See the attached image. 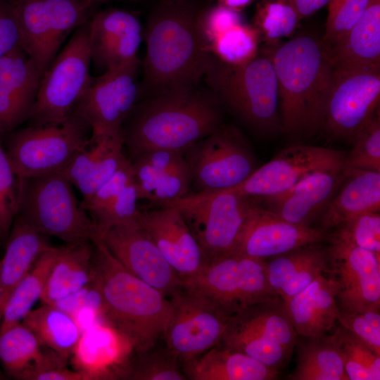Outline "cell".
Returning <instances> with one entry per match:
<instances>
[{
  "instance_id": "6da1fadb",
  "label": "cell",
  "mask_w": 380,
  "mask_h": 380,
  "mask_svg": "<svg viewBox=\"0 0 380 380\" xmlns=\"http://www.w3.org/2000/svg\"><path fill=\"white\" fill-rule=\"evenodd\" d=\"M198 8L194 0H159L149 12L141 96L182 94L198 87L208 61L197 32Z\"/></svg>"
},
{
  "instance_id": "7a4b0ae2",
  "label": "cell",
  "mask_w": 380,
  "mask_h": 380,
  "mask_svg": "<svg viewBox=\"0 0 380 380\" xmlns=\"http://www.w3.org/2000/svg\"><path fill=\"white\" fill-rule=\"evenodd\" d=\"M280 129L310 136L323 128L334 67L322 38L300 34L272 49Z\"/></svg>"
},
{
  "instance_id": "3957f363",
  "label": "cell",
  "mask_w": 380,
  "mask_h": 380,
  "mask_svg": "<svg viewBox=\"0 0 380 380\" xmlns=\"http://www.w3.org/2000/svg\"><path fill=\"white\" fill-rule=\"evenodd\" d=\"M220 102L209 89L146 98L122 125L130 160L156 149L184 152L222 125Z\"/></svg>"
},
{
  "instance_id": "277c9868",
  "label": "cell",
  "mask_w": 380,
  "mask_h": 380,
  "mask_svg": "<svg viewBox=\"0 0 380 380\" xmlns=\"http://www.w3.org/2000/svg\"><path fill=\"white\" fill-rule=\"evenodd\" d=\"M92 244L103 319L137 353L155 346L171 319L170 300L125 269L98 238Z\"/></svg>"
},
{
  "instance_id": "5b68a950",
  "label": "cell",
  "mask_w": 380,
  "mask_h": 380,
  "mask_svg": "<svg viewBox=\"0 0 380 380\" xmlns=\"http://www.w3.org/2000/svg\"><path fill=\"white\" fill-rule=\"evenodd\" d=\"M208 89L246 124L263 134L280 129L278 87L272 49L259 51L238 65L208 56L203 76Z\"/></svg>"
},
{
  "instance_id": "8992f818",
  "label": "cell",
  "mask_w": 380,
  "mask_h": 380,
  "mask_svg": "<svg viewBox=\"0 0 380 380\" xmlns=\"http://www.w3.org/2000/svg\"><path fill=\"white\" fill-rule=\"evenodd\" d=\"M60 172L20 178L21 215L40 232L65 243L91 241L96 227Z\"/></svg>"
},
{
  "instance_id": "52a82bcc",
  "label": "cell",
  "mask_w": 380,
  "mask_h": 380,
  "mask_svg": "<svg viewBox=\"0 0 380 380\" xmlns=\"http://www.w3.org/2000/svg\"><path fill=\"white\" fill-rule=\"evenodd\" d=\"M255 201L232 189H224L189 193L164 205L175 206L181 212L207 265L236 251Z\"/></svg>"
},
{
  "instance_id": "ba28073f",
  "label": "cell",
  "mask_w": 380,
  "mask_h": 380,
  "mask_svg": "<svg viewBox=\"0 0 380 380\" xmlns=\"http://www.w3.org/2000/svg\"><path fill=\"white\" fill-rule=\"evenodd\" d=\"M298 337L285 302L275 296L230 317L221 343L279 372Z\"/></svg>"
},
{
  "instance_id": "9c48e42d",
  "label": "cell",
  "mask_w": 380,
  "mask_h": 380,
  "mask_svg": "<svg viewBox=\"0 0 380 380\" xmlns=\"http://www.w3.org/2000/svg\"><path fill=\"white\" fill-rule=\"evenodd\" d=\"M91 65L86 22L74 31L44 72L30 125L56 124L72 115L93 77Z\"/></svg>"
},
{
  "instance_id": "30bf717a",
  "label": "cell",
  "mask_w": 380,
  "mask_h": 380,
  "mask_svg": "<svg viewBox=\"0 0 380 380\" xmlns=\"http://www.w3.org/2000/svg\"><path fill=\"white\" fill-rule=\"evenodd\" d=\"M5 150L19 178L63 170L89 141L91 128L81 117L46 125H30L11 132Z\"/></svg>"
},
{
  "instance_id": "8fae6325",
  "label": "cell",
  "mask_w": 380,
  "mask_h": 380,
  "mask_svg": "<svg viewBox=\"0 0 380 380\" xmlns=\"http://www.w3.org/2000/svg\"><path fill=\"white\" fill-rule=\"evenodd\" d=\"M17 17L23 49L41 73L66 39L94 13L90 0H10Z\"/></svg>"
},
{
  "instance_id": "7c38bea8",
  "label": "cell",
  "mask_w": 380,
  "mask_h": 380,
  "mask_svg": "<svg viewBox=\"0 0 380 380\" xmlns=\"http://www.w3.org/2000/svg\"><path fill=\"white\" fill-rule=\"evenodd\" d=\"M183 281L228 317L277 296L268 285L265 260L238 252L207 264L197 274Z\"/></svg>"
},
{
  "instance_id": "4fadbf2b",
  "label": "cell",
  "mask_w": 380,
  "mask_h": 380,
  "mask_svg": "<svg viewBox=\"0 0 380 380\" xmlns=\"http://www.w3.org/2000/svg\"><path fill=\"white\" fill-rule=\"evenodd\" d=\"M194 193L235 187L257 168L246 139L235 127L221 125L184 151Z\"/></svg>"
},
{
  "instance_id": "5bb4252c",
  "label": "cell",
  "mask_w": 380,
  "mask_h": 380,
  "mask_svg": "<svg viewBox=\"0 0 380 380\" xmlns=\"http://www.w3.org/2000/svg\"><path fill=\"white\" fill-rule=\"evenodd\" d=\"M140 65L137 58L92 77L73 112L89 124L91 138L122 134L124 122L141 98Z\"/></svg>"
},
{
  "instance_id": "9a60e30c",
  "label": "cell",
  "mask_w": 380,
  "mask_h": 380,
  "mask_svg": "<svg viewBox=\"0 0 380 380\" xmlns=\"http://www.w3.org/2000/svg\"><path fill=\"white\" fill-rule=\"evenodd\" d=\"M168 298L172 311L163 339L179 361L221 342L229 317L209 300L184 281Z\"/></svg>"
},
{
  "instance_id": "2e32d148",
  "label": "cell",
  "mask_w": 380,
  "mask_h": 380,
  "mask_svg": "<svg viewBox=\"0 0 380 380\" xmlns=\"http://www.w3.org/2000/svg\"><path fill=\"white\" fill-rule=\"evenodd\" d=\"M328 268L334 281L339 309L380 310V255L329 234Z\"/></svg>"
},
{
  "instance_id": "e0dca14e",
  "label": "cell",
  "mask_w": 380,
  "mask_h": 380,
  "mask_svg": "<svg viewBox=\"0 0 380 380\" xmlns=\"http://www.w3.org/2000/svg\"><path fill=\"white\" fill-rule=\"evenodd\" d=\"M380 99V69L334 68L323 128L351 141L375 115Z\"/></svg>"
},
{
  "instance_id": "ac0fdd59",
  "label": "cell",
  "mask_w": 380,
  "mask_h": 380,
  "mask_svg": "<svg viewBox=\"0 0 380 380\" xmlns=\"http://www.w3.org/2000/svg\"><path fill=\"white\" fill-rule=\"evenodd\" d=\"M344 156L328 147L298 144L282 149L239 185L228 189L255 201L279 196L309 175L342 170Z\"/></svg>"
},
{
  "instance_id": "d6986e66",
  "label": "cell",
  "mask_w": 380,
  "mask_h": 380,
  "mask_svg": "<svg viewBox=\"0 0 380 380\" xmlns=\"http://www.w3.org/2000/svg\"><path fill=\"white\" fill-rule=\"evenodd\" d=\"M96 237L130 273L167 298L183 284L138 219Z\"/></svg>"
},
{
  "instance_id": "ffe728a7",
  "label": "cell",
  "mask_w": 380,
  "mask_h": 380,
  "mask_svg": "<svg viewBox=\"0 0 380 380\" xmlns=\"http://www.w3.org/2000/svg\"><path fill=\"white\" fill-rule=\"evenodd\" d=\"M196 27L203 51L221 63L241 65L260 51V34L240 11L218 4L199 8Z\"/></svg>"
},
{
  "instance_id": "44dd1931",
  "label": "cell",
  "mask_w": 380,
  "mask_h": 380,
  "mask_svg": "<svg viewBox=\"0 0 380 380\" xmlns=\"http://www.w3.org/2000/svg\"><path fill=\"white\" fill-rule=\"evenodd\" d=\"M328 230L321 227L287 222L255 201L236 252L266 260L301 246L328 240Z\"/></svg>"
},
{
  "instance_id": "7402d4cb",
  "label": "cell",
  "mask_w": 380,
  "mask_h": 380,
  "mask_svg": "<svg viewBox=\"0 0 380 380\" xmlns=\"http://www.w3.org/2000/svg\"><path fill=\"white\" fill-rule=\"evenodd\" d=\"M87 23L91 64L100 75L138 58L144 31L137 15L108 8L94 13Z\"/></svg>"
},
{
  "instance_id": "603a6c76",
  "label": "cell",
  "mask_w": 380,
  "mask_h": 380,
  "mask_svg": "<svg viewBox=\"0 0 380 380\" xmlns=\"http://www.w3.org/2000/svg\"><path fill=\"white\" fill-rule=\"evenodd\" d=\"M139 208L138 221L182 280L205 265L204 255L181 212L170 205Z\"/></svg>"
},
{
  "instance_id": "cb8c5ba5",
  "label": "cell",
  "mask_w": 380,
  "mask_h": 380,
  "mask_svg": "<svg viewBox=\"0 0 380 380\" xmlns=\"http://www.w3.org/2000/svg\"><path fill=\"white\" fill-rule=\"evenodd\" d=\"M130 160L139 199L161 205L189 194L192 176L184 152L151 150Z\"/></svg>"
},
{
  "instance_id": "d4e9b609",
  "label": "cell",
  "mask_w": 380,
  "mask_h": 380,
  "mask_svg": "<svg viewBox=\"0 0 380 380\" xmlns=\"http://www.w3.org/2000/svg\"><path fill=\"white\" fill-rule=\"evenodd\" d=\"M42 77L22 46L0 58V136L31 118Z\"/></svg>"
},
{
  "instance_id": "484cf974",
  "label": "cell",
  "mask_w": 380,
  "mask_h": 380,
  "mask_svg": "<svg viewBox=\"0 0 380 380\" xmlns=\"http://www.w3.org/2000/svg\"><path fill=\"white\" fill-rule=\"evenodd\" d=\"M344 177L343 170L315 172L284 193L262 200V207L291 223L311 226L319 218Z\"/></svg>"
},
{
  "instance_id": "4316f807",
  "label": "cell",
  "mask_w": 380,
  "mask_h": 380,
  "mask_svg": "<svg viewBox=\"0 0 380 380\" xmlns=\"http://www.w3.org/2000/svg\"><path fill=\"white\" fill-rule=\"evenodd\" d=\"M69 360L42 343L22 322L0 334V365L7 377L32 380L42 372L67 367Z\"/></svg>"
},
{
  "instance_id": "83f0119b",
  "label": "cell",
  "mask_w": 380,
  "mask_h": 380,
  "mask_svg": "<svg viewBox=\"0 0 380 380\" xmlns=\"http://www.w3.org/2000/svg\"><path fill=\"white\" fill-rule=\"evenodd\" d=\"M49 236L21 215L13 222L0 266V322L12 292L51 245Z\"/></svg>"
},
{
  "instance_id": "f1b7e54d",
  "label": "cell",
  "mask_w": 380,
  "mask_h": 380,
  "mask_svg": "<svg viewBox=\"0 0 380 380\" xmlns=\"http://www.w3.org/2000/svg\"><path fill=\"white\" fill-rule=\"evenodd\" d=\"M322 243L301 246L265 260L269 287L287 302L328 268L327 247Z\"/></svg>"
},
{
  "instance_id": "f546056e",
  "label": "cell",
  "mask_w": 380,
  "mask_h": 380,
  "mask_svg": "<svg viewBox=\"0 0 380 380\" xmlns=\"http://www.w3.org/2000/svg\"><path fill=\"white\" fill-rule=\"evenodd\" d=\"M285 305L298 336L325 335L334 328L339 312L335 283L323 273L285 302Z\"/></svg>"
},
{
  "instance_id": "4dcf8cb0",
  "label": "cell",
  "mask_w": 380,
  "mask_h": 380,
  "mask_svg": "<svg viewBox=\"0 0 380 380\" xmlns=\"http://www.w3.org/2000/svg\"><path fill=\"white\" fill-rule=\"evenodd\" d=\"M182 369L191 380H272L279 372L221 342L182 362Z\"/></svg>"
},
{
  "instance_id": "1f68e13d",
  "label": "cell",
  "mask_w": 380,
  "mask_h": 380,
  "mask_svg": "<svg viewBox=\"0 0 380 380\" xmlns=\"http://www.w3.org/2000/svg\"><path fill=\"white\" fill-rule=\"evenodd\" d=\"M343 172V182L319 217L320 227L327 230L359 215L380 210V172Z\"/></svg>"
},
{
  "instance_id": "d6a6232c",
  "label": "cell",
  "mask_w": 380,
  "mask_h": 380,
  "mask_svg": "<svg viewBox=\"0 0 380 380\" xmlns=\"http://www.w3.org/2000/svg\"><path fill=\"white\" fill-rule=\"evenodd\" d=\"M328 48L336 68L380 69V0H371L354 25Z\"/></svg>"
},
{
  "instance_id": "836d02e7",
  "label": "cell",
  "mask_w": 380,
  "mask_h": 380,
  "mask_svg": "<svg viewBox=\"0 0 380 380\" xmlns=\"http://www.w3.org/2000/svg\"><path fill=\"white\" fill-rule=\"evenodd\" d=\"M95 275L92 241L60 246L40 300L52 304L85 286Z\"/></svg>"
},
{
  "instance_id": "e575fe53",
  "label": "cell",
  "mask_w": 380,
  "mask_h": 380,
  "mask_svg": "<svg viewBox=\"0 0 380 380\" xmlns=\"http://www.w3.org/2000/svg\"><path fill=\"white\" fill-rule=\"evenodd\" d=\"M126 345L131 344L120 331L99 322L82 331L70 360L74 369L91 380L105 379L108 369L121 358Z\"/></svg>"
},
{
  "instance_id": "d590c367",
  "label": "cell",
  "mask_w": 380,
  "mask_h": 380,
  "mask_svg": "<svg viewBox=\"0 0 380 380\" xmlns=\"http://www.w3.org/2000/svg\"><path fill=\"white\" fill-rule=\"evenodd\" d=\"M297 339L293 380H349L334 334Z\"/></svg>"
},
{
  "instance_id": "8d00e7d4",
  "label": "cell",
  "mask_w": 380,
  "mask_h": 380,
  "mask_svg": "<svg viewBox=\"0 0 380 380\" xmlns=\"http://www.w3.org/2000/svg\"><path fill=\"white\" fill-rule=\"evenodd\" d=\"M22 323L42 343L69 359L82 332L72 316L46 303L32 310Z\"/></svg>"
},
{
  "instance_id": "74e56055",
  "label": "cell",
  "mask_w": 380,
  "mask_h": 380,
  "mask_svg": "<svg viewBox=\"0 0 380 380\" xmlns=\"http://www.w3.org/2000/svg\"><path fill=\"white\" fill-rule=\"evenodd\" d=\"M60 247L51 246L37 260L10 296L0 322V334L22 322L40 300Z\"/></svg>"
},
{
  "instance_id": "f35d334b",
  "label": "cell",
  "mask_w": 380,
  "mask_h": 380,
  "mask_svg": "<svg viewBox=\"0 0 380 380\" xmlns=\"http://www.w3.org/2000/svg\"><path fill=\"white\" fill-rule=\"evenodd\" d=\"M300 20L289 0H260L252 25L258 32L261 42L272 46L291 36Z\"/></svg>"
},
{
  "instance_id": "ab89813d",
  "label": "cell",
  "mask_w": 380,
  "mask_h": 380,
  "mask_svg": "<svg viewBox=\"0 0 380 380\" xmlns=\"http://www.w3.org/2000/svg\"><path fill=\"white\" fill-rule=\"evenodd\" d=\"M334 334L349 380L380 379V355L342 327Z\"/></svg>"
},
{
  "instance_id": "60d3db41",
  "label": "cell",
  "mask_w": 380,
  "mask_h": 380,
  "mask_svg": "<svg viewBox=\"0 0 380 380\" xmlns=\"http://www.w3.org/2000/svg\"><path fill=\"white\" fill-rule=\"evenodd\" d=\"M134 365L126 379L132 380H186L178 357L166 346L156 345L138 352Z\"/></svg>"
},
{
  "instance_id": "b9f144b4",
  "label": "cell",
  "mask_w": 380,
  "mask_h": 380,
  "mask_svg": "<svg viewBox=\"0 0 380 380\" xmlns=\"http://www.w3.org/2000/svg\"><path fill=\"white\" fill-rule=\"evenodd\" d=\"M353 148L344 156L343 170H367L380 172V122L374 115L351 140Z\"/></svg>"
},
{
  "instance_id": "7bdbcfd3",
  "label": "cell",
  "mask_w": 380,
  "mask_h": 380,
  "mask_svg": "<svg viewBox=\"0 0 380 380\" xmlns=\"http://www.w3.org/2000/svg\"><path fill=\"white\" fill-rule=\"evenodd\" d=\"M20 178L0 144V233L5 241L19 211Z\"/></svg>"
},
{
  "instance_id": "ee69618b",
  "label": "cell",
  "mask_w": 380,
  "mask_h": 380,
  "mask_svg": "<svg viewBox=\"0 0 380 380\" xmlns=\"http://www.w3.org/2000/svg\"><path fill=\"white\" fill-rule=\"evenodd\" d=\"M138 200L133 179L106 207L91 218L96 227V236L112 227L137 220Z\"/></svg>"
},
{
  "instance_id": "f6af8a7d",
  "label": "cell",
  "mask_w": 380,
  "mask_h": 380,
  "mask_svg": "<svg viewBox=\"0 0 380 380\" xmlns=\"http://www.w3.org/2000/svg\"><path fill=\"white\" fill-rule=\"evenodd\" d=\"M334 234L362 248L380 255V213L359 215L337 225Z\"/></svg>"
},
{
  "instance_id": "bcb514c9",
  "label": "cell",
  "mask_w": 380,
  "mask_h": 380,
  "mask_svg": "<svg viewBox=\"0 0 380 380\" xmlns=\"http://www.w3.org/2000/svg\"><path fill=\"white\" fill-rule=\"evenodd\" d=\"M371 0H331L322 41L330 46L360 19Z\"/></svg>"
},
{
  "instance_id": "7dc6e473",
  "label": "cell",
  "mask_w": 380,
  "mask_h": 380,
  "mask_svg": "<svg viewBox=\"0 0 380 380\" xmlns=\"http://www.w3.org/2000/svg\"><path fill=\"white\" fill-rule=\"evenodd\" d=\"M124 139L117 141L75 186L87 201L119 169L127 158L123 153Z\"/></svg>"
},
{
  "instance_id": "c3c4849f",
  "label": "cell",
  "mask_w": 380,
  "mask_h": 380,
  "mask_svg": "<svg viewBox=\"0 0 380 380\" xmlns=\"http://www.w3.org/2000/svg\"><path fill=\"white\" fill-rule=\"evenodd\" d=\"M337 321L376 354L380 355V310L339 309Z\"/></svg>"
},
{
  "instance_id": "681fc988",
  "label": "cell",
  "mask_w": 380,
  "mask_h": 380,
  "mask_svg": "<svg viewBox=\"0 0 380 380\" xmlns=\"http://www.w3.org/2000/svg\"><path fill=\"white\" fill-rule=\"evenodd\" d=\"M134 179L132 162L127 158L116 172L87 201L81 202L93 217L106 207Z\"/></svg>"
},
{
  "instance_id": "f907efd6",
  "label": "cell",
  "mask_w": 380,
  "mask_h": 380,
  "mask_svg": "<svg viewBox=\"0 0 380 380\" xmlns=\"http://www.w3.org/2000/svg\"><path fill=\"white\" fill-rule=\"evenodd\" d=\"M49 305L58 308L72 317L84 309L94 310L103 316L101 294L95 277L81 289Z\"/></svg>"
},
{
  "instance_id": "816d5d0a",
  "label": "cell",
  "mask_w": 380,
  "mask_h": 380,
  "mask_svg": "<svg viewBox=\"0 0 380 380\" xmlns=\"http://www.w3.org/2000/svg\"><path fill=\"white\" fill-rule=\"evenodd\" d=\"M22 46L19 26L10 0H0V58Z\"/></svg>"
},
{
  "instance_id": "f5cc1de1",
  "label": "cell",
  "mask_w": 380,
  "mask_h": 380,
  "mask_svg": "<svg viewBox=\"0 0 380 380\" xmlns=\"http://www.w3.org/2000/svg\"><path fill=\"white\" fill-rule=\"evenodd\" d=\"M32 380H91L86 374L71 370L67 367L54 368L42 372L33 376Z\"/></svg>"
},
{
  "instance_id": "db71d44e",
  "label": "cell",
  "mask_w": 380,
  "mask_h": 380,
  "mask_svg": "<svg viewBox=\"0 0 380 380\" xmlns=\"http://www.w3.org/2000/svg\"><path fill=\"white\" fill-rule=\"evenodd\" d=\"M301 20L310 16L328 4L331 0H289Z\"/></svg>"
},
{
  "instance_id": "11a10c76",
  "label": "cell",
  "mask_w": 380,
  "mask_h": 380,
  "mask_svg": "<svg viewBox=\"0 0 380 380\" xmlns=\"http://www.w3.org/2000/svg\"><path fill=\"white\" fill-rule=\"evenodd\" d=\"M218 5L223 7L241 12L257 0H215Z\"/></svg>"
},
{
  "instance_id": "9f6ffc18",
  "label": "cell",
  "mask_w": 380,
  "mask_h": 380,
  "mask_svg": "<svg viewBox=\"0 0 380 380\" xmlns=\"http://www.w3.org/2000/svg\"><path fill=\"white\" fill-rule=\"evenodd\" d=\"M6 377H7L6 376V374H4L1 365H0V380H2V379H5Z\"/></svg>"
},
{
  "instance_id": "6f0895ef",
  "label": "cell",
  "mask_w": 380,
  "mask_h": 380,
  "mask_svg": "<svg viewBox=\"0 0 380 380\" xmlns=\"http://www.w3.org/2000/svg\"><path fill=\"white\" fill-rule=\"evenodd\" d=\"M91 1H94L95 3H99V2H101V1H108V0H90Z\"/></svg>"
},
{
  "instance_id": "680465c9",
  "label": "cell",
  "mask_w": 380,
  "mask_h": 380,
  "mask_svg": "<svg viewBox=\"0 0 380 380\" xmlns=\"http://www.w3.org/2000/svg\"><path fill=\"white\" fill-rule=\"evenodd\" d=\"M172 1H189V0H172Z\"/></svg>"
},
{
  "instance_id": "91938a15",
  "label": "cell",
  "mask_w": 380,
  "mask_h": 380,
  "mask_svg": "<svg viewBox=\"0 0 380 380\" xmlns=\"http://www.w3.org/2000/svg\"><path fill=\"white\" fill-rule=\"evenodd\" d=\"M0 266H1V260H0Z\"/></svg>"
}]
</instances>
